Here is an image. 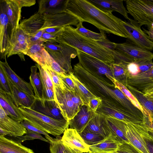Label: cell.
Wrapping results in <instances>:
<instances>
[{
    "label": "cell",
    "instance_id": "6da1fadb",
    "mask_svg": "<svg viewBox=\"0 0 153 153\" xmlns=\"http://www.w3.org/2000/svg\"><path fill=\"white\" fill-rule=\"evenodd\" d=\"M73 73L88 90L102 100L101 105L113 108L129 117L143 121L142 111L134 105L111 81L86 70L79 63L74 65Z\"/></svg>",
    "mask_w": 153,
    "mask_h": 153
},
{
    "label": "cell",
    "instance_id": "7a4b0ae2",
    "mask_svg": "<svg viewBox=\"0 0 153 153\" xmlns=\"http://www.w3.org/2000/svg\"><path fill=\"white\" fill-rule=\"evenodd\" d=\"M79 22L91 23L100 31L127 38L121 24V19L112 12L100 10L88 0H70L66 12Z\"/></svg>",
    "mask_w": 153,
    "mask_h": 153
},
{
    "label": "cell",
    "instance_id": "3957f363",
    "mask_svg": "<svg viewBox=\"0 0 153 153\" xmlns=\"http://www.w3.org/2000/svg\"><path fill=\"white\" fill-rule=\"evenodd\" d=\"M56 41L80 50L106 63H115L114 50H111L97 42L83 36L71 26L63 27L57 37Z\"/></svg>",
    "mask_w": 153,
    "mask_h": 153
},
{
    "label": "cell",
    "instance_id": "277c9868",
    "mask_svg": "<svg viewBox=\"0 0 153 153\" xmlns=\"http://www.w3.org/2000/svg\"><path fill=\"white\" fill-rule=\"evenodd\" d=\"M25 120L35 127L54 136H59L68 128L69 122L65 119H55L27 107H19Z\"/></svg>",
    "mask_w": 153,
    "mask_h": 153
},
{
    "label": "cell",
    "instance_id": "5b68a950",
    "mask_svg": "<svg viewBox=\"0 0 153 153\" xmlns=\"http://www.w3.org/2000/svg\"><path fill=\"white\" fill-rule=\"evenodd\" d=\"M43 45L54 60L68 74L73 72L71 65V59L77 56L76 49L58 42H46Z\"/></svg>",
    "mask_w": 153,
    "mask_h": 153
},
{
    "label": "cell",
    "instance_id": "8992f818",
    "mask_svg": "<svg viewBox=\"0 0 153 153\" xmlns=\"http://www.w3.org/2000/svg\"><path fill=\"white\" fill-rule=\"evenodd\" d=\"M127 10L133 18L142 26L153 27V2L152 0H127L125 1Z\"/></svg>",
    "mask_w": 153,
    "mask_h": 153
},
{
    "label": "cell",
    "instance_id": "52a82bcc",
    "mask_svg": "<svg viewBox=\"0 0 153 153\" xmlns=\"http://www.w3.org/2000/svg\"><path fill=\"white\" fill-rule=\"evenodd\" d=\"M53 86L55 100L64 117L69 122L81 107L74 102L73 95L76 92L68 90L64 85L62 87Z\"/></svg>",
    "mask_w": 153,
    "mask_h": 153
},
{
    "label": "cell",
    "instance_id": "ba28073f",
    "mask_svg": "<svg viewBox=\"0 0 153 153\" xmlns=\"http://www.w3.org/2000/svg\"><path fill=\"white\" fill-rule=\"evenodd\" d=\"M76 49L79 63L86 70L104 78L109 79L112 82L115 80L110 64L106 63L92 56Z\"/></svg>",
    "mask_w": 153,
    "mask_h": 153
},
{
    "label": "cell",
    "instance_id": "9c48e42d",
    "mask_svg": "<svg viewBox=\"0 0 153 153\" xmlns=\"http://www.w3.org/2000/svg\"><path fill=\"white\" fill-rule=\"evenodd\" d=\"M128 22L120 21L121 25L127 39L139 47L150 51H153V41L141 28V26L134 19L129 18Z\"/></svg>",
    "mask_w": 153,
    "mask_h": 153
},
{
    "label": "cell",
    "instance_id": "30bf717a",
    "mask_svg": "<svg viewBox=\"0 0 153 153\" xmlns=\"http://www.w3.org/2000/svg\"><path fill=\"white\" fill-rule=\"evenodd\" d=\"M12 31V27L6 13L4 0H1L0 52L1 58L6 59L10 45Z\"/></svg>",
    "mask_w": 153,
    "mask_h": 153
},
{
    "label": "cell",
    "instance_id": "8fae6325",
    "mask_svg": "<svg viewBox=\"0 0 153 153\" xmlns=\"http://www.w3.org/2000/svg\"><path fill=\"white\" fill-rule=\"evenodd\" d=\"M115 50L138 62L153 59V53L141 48L130 41L117 43Z\"/></svg>",
    "mask_w": 153,
    "mask_h": 153
},
{
    "label": "cell",
    "instance_id": "7c38bea8",
    "mask_svg": "<svg viewBox=\"0 0 153 153\" xmlns=\"http://www.w3.org/2000/svg\"><path fill=\"white\" fill-rule=\"evenodd\" d=\"M27 132L21 122L9 117L0 105V135L16 137L25 135Z\"/></svg>",
    "mask_w": 153,
    "mask_h": 153
},
{
    "label": "cell",
    "instance_id": "4fadbf2b",
    "mask_svg": "<svg viewBox=\"0 0 153 153\" xmlns=\"http://www.w3.org/2000/svg\"><path fill=\"white\" fill-rule=\"evenodd\" d=\"M44 15L45 23L41 29L51 27H63L69 25L76 26L79 22L76 17L67 13Z\"/></svg>",
    "mask_w": 153,
    "mask_h": 153
},
{
    "label": "cell",
    "instance_id": "5bb4252c",
    "mask_svg": "<svg viewBox=\"0 0 153 153\" xmlns=\"http://www.w3.org/2000/svg\"><path fill=\"white\" fill-rule=\"evenodd\" d=\"M61 141L63 144L71 149H76L82 153H91L89 147L77 131L75 129L67 128L64 131Z\"/></svg>",
    "mask_w": 153,
    "mask_h": 153
},
{
    "label": "cell",
    "instance_id": "9a60e30c",
    "mask_svg": "<svg viewBox=\"0 0 153 153\" xmlns=\"http://www.w3.org/2000/svg\"><path fill=\"white\" fill-rule=\"evenodd\" d=\"M30 108L55 119H65L55 100L36 98L35 101Z\"/></svg>",
    "mask_w": 153,
    "mask_h": 153
},
{
    "label": "cell",
    "instance_id": "2e32d148",
    "mask_svg": "<svg viewBox=\"0 0 153 153\" xmlns=\"http://www.w3.org/2000/svg\"><path fill=\"white\" fill-rule=\"evenodd\" d=\"M126 122V135L130 143L141 153H149L138 128V124Z\"/></svg>",
    "mask_w": 153,
    "mask_h": 153
},
{
    "label": "cell",
    "instance_id": "e0dca14e",
    "mask_svg": "<svg viewBox=\"0 0 153 153\" xmlns=\"http://www.w3.org/2000/svg\"><path fill=\"white\" fill-rule=\"evenodd\" d=\"M127 85L143 93L153 86V67L144 72L129 76Z\"/></svg>",
    "mask_w": 153,
    "mask_h": 153
},
{
    "label": "cell",
    "instance_id": "ac0fdd59",
    "mask_svg": "<svg viewBox=\"0 0 153 153\" xmlns=\"http://www.w3.org/2000/svg\"><path fill=\"white\" fill-rule=\"evenodd\" d=\"M28 46L27 35L19 27L14 32L11 39L7 57L13 55L24 54Z\"/></svg>",
    "mask_w": 153,
    "mask_h": 153
},
{
    "label": "cell",
    "instance_id": "d6986e66",
    "mask_svg": "<svg viewBox=\"0 0 153 153\" xmlns=\"http://www.w3.org/2000/svg\"><path fill=\"white\" fill-rule=\"evenodd\" d=\"M0 105L11 118L20 122L25 120L22 113L9 94L0 88Z\"/></svg>",
    "mask_w": 153,
    "mask_h": 153
},
{
    "label": "cell",
    "instance_id": "ffe728a7",
    "mask_svg": "<svg viewBox=\"0 0 153 153\" xmlns=\"http://www.w3.org/2000/svg\"><path fill=\"white\" fill-rule=\"evenodd\" d=\"M69 0H39L38 12L42 14L49 15L66 13Z\"/></svg>",
    "mask_w": 153,
    "mask_h": 153
},
{
    "label": "cell",
    "instance_id": "44dd1931",
    "mask_svg": "<svg viewBox=\"0 0 153 153\" xmlns=\"http://www.w3.org/2000/svg\"><path fill=\"white\" fill-rule=\"evenodd\" d=\"M44 14L37 12L29 18L22 20L19 27L28 36H32L41 30L45 23Z\"/></svg>",
    "mask_w": 153,
    "mask_h": 153
},
{
    "label": "cell",
    "instance_id": "7402d4cb",
    "mask_svg": "<svg viewBox=\"0 0 153 153\" xmlns=\"http://www.w3.org/2000/svg\"><path fill=\"white\" fill-rule=\"evenodd\" d=\"M95 114L96 112L88 110V106L82 105L79 112L70 121V128L75 129L79 133H80L86 127Z\"/></svg>",
    "mask_w": 153,
    "mask_h": 153
},
{
    "label": "cell",
    "instance_id": "603a6c76",
    "mask_svg": "<svg viewBox=\"0 0 153 153\" xmlns=\"http://www.w3.org/2000/svg\"><path fill=\"white\" fill-rule=\"evenodd\" d=\"M101 10L107 12L116 11L123 16L128 20L129 17L128 12L124 7L123 0H88Z\"/></svg>",
    "mask_w": 153,
    "mask_h": 153
},
{
    "label": "cell",
    "instance_id": "cb8c5ba5",
    "mask_svg": "<svg viewBox=\"0 0 153 153\" xmlns=\"http://www.w3.org/2000/svg\"><path fill=\"white\" fill-rule=\"evenodd\" d=\"M105 116V120L111 135L119 143H130L126 135V122L109 116Z\"/></svg>",
    "mask_w": 153,
    "mask_h": 153
},
{
    "label": "cell",
    "instance_id": "d4e9b609",
    "mask_svg": "<svg viewBox=\"0 0 153 153\" xmlns=\"http://www.w3.org/2000/svg\"><path fill=\"white\" fill-rule=\"evenodd\" d=\"M0 66L3 68L11 83L27 94L34 95L33 89L30 83L27 82L18 76L11 68L6 59L4 62H0Z\"/></svg>",
    "mask_w": 153,
    "mask_h": 153
},
{
    "label": "cell",
    "instance_id": "484cf974",
    "mask_svg": "<svg viewBox=\"0 0 153 153\" xmlns=\"http://www.w3.org/2000/svg\"><path fill=\"white\" fill-rule=\"evenodd\" d=\"M4 1L6 13L12 29L11 40L14 32L19 27L22 8L14 0H4Z\"/></svg>",
    "mask_w": 153,
    "mask_h": 153
},
{
    "label": "cell",
    "instance_id": "4316f807",
    "mask_svg": "<svg viewBox=\"0 0 153 153\" xmlns=\"http://www.w3.org/2000/svg\"><path fill=\"white\" fill-rule=\"evenodd\" d=\"M105 115L97 112L91 120L85 129L92 132L100 134L105 138L111 135L106 123Z\"/></svg>",
    "mask_w": 153,
    "mask_h": 153
},
{
    "label": "cell",
    "instance_id": "83f0119b",
    "mask_svg": "<svg viewBox=\"0 0 153 153\" xmlns=\"http://www.w3.org/2000/svg\"><path fill=\"white\" fill-rule=\"evenodd\" d=\"M0 153H35L16 140L0 135Z\"/></svg>",
    "mask_w": 153,
    "mask_h": 153
},
{
    "label": "cell",
    "instance_id": "f1b7e54d",
    "mask_svg": "<svg viewBox=\"0 0 153 153\" xmlns=\"http://www.w3.org/2000/svg\"><path fill=\"white\" fill-rule=\"evenodd\" d=\"M42 41L30 45L24 54L30 57L42 67L46 66L44 57L45 48Z\"/></svg>",
    "mask_w": 153,
    "mask_h": 153
},
{
    "label": "cell",
    "instance_id": "f546056e",
    "mask_svg": "<svg viewBox=\"0 0 153 153\" xmlns=\"http://www.w3.org/2000/svg\"><path fill=\"white\" fill-rule=\"evenodd\" d=\"M120 143L111 135L97 144L90 146L91 153H110L117 151Z\"/></svg>",
    "mask_w": 153,
    "mask_h": 153
},
{
    "label": "cell",
    "instance_id": "4dcf8cb0",
    "mask_svg": "<svg viewBox=\"0 0 153 153\" xmlns=\"http://www.w3.org/2000/svg\"><path fill=\"white\" fill-rule=\"evenodd\" d=\"M11 98L15 104L18 107L31 108L36 100L35 95L29 94L14 86H13Z\"/></svg>",
    "mask_w": 153,
    "mask_h": 153
},
{
    "label": "cell",
    "instance_id": "1f68e13d",
    "mask_svg": "<svg viewBox=\"0 0 153 153\" xmlns=\"http://www.w3.org/2000/svg\"><path fill=\"white\" fill-rule=\"evenodd\" d=\"M76 87V92L80 96L84 105L88 106L90 100L97 97L91 93L74 74L73 72L68 74Z\"/></svg>",
    "mask_w": 153,
    "mask_h": 153
},
{
    "label": "cell",
    "instance_id": "d6a6232c",
    "mask_svg": "<svg viewBox=\"0 0 153 153\" xmlns=\"http://www.w3.org/2000/svg\"><path fill=\"white\" fill-rule=\"evenodd\" d=\"M96 112L102 114L105 116L111 117L126 123L140 124L143 122L127 116L113 108L101 105L98 108Z\"/></svg>",
    "mask_w": 153,
    "mask_h": 153
},
{
    "label": "cell",
    "instance_id": "836d02e7",
    "mask_svg": "<svg viewBox=\"0 0 153 153\" xmlns=\"http://www.w3.org/2000/svg\"><path fill=\"white\" fill-rule=\"evenodd\" d=\"M110 65L114 79L126 87L129 76L127 67V64L120 62Z\"/></svg>",
    "mask_w": 153,
    "mask_h": 153
},
{
    "label": "cell",
    "instance_id": "e575fe53",
    "mask_svg": "<svg viewBox=\"0 0 153 153\" xmlns=\"http://www.w3.org/2000/svg\"><path fill=\"white\" fill-rule=\"evenodd\" d=\"M37 68L36 65L31 67L29 79L36 98L41 99L43 98L42 84L39 73L37 71Z\"/></svg>",
    "mask_w": 153,
    "mask_h": 153
},
{
    "label": "cell",
    "instance_id": "d590c367",
    "mask_svg": "<svg viewBox=\"0 0 153 153\" xmlns=\"http://www.w3.org/2000/svg\"><path fill=\"white\" fill-rule=\"evenodd\" d=\"M126 88L136 98L142 107L153 115V100L146 97L143 93L128 85Z\"/></svg>",
    "mask_w": 153,
    "mask_h": 153
},
{
    "label": "cell",
    "instance_id": "8d00e7d4",
    "mask_svg": "<svg viewBox=\"0 0 153 153\" xmlns=\"http://www.w3.org/2000/svg\"><path fill=\"white\" fill-rule=\"evenodd\" d=\"M82 23L79 22L75 28L76 30L81 35L97 42H102L107 38L104 32L100 31L99 33L91 31L85 27Z\"/></svg>",
    "mask_w": 153,
    "mask_h": 153
},
{
    "label": "cell",
    "instance_id": "74e56055",
    "mask_svg": "<svg viewBox=\"0 0 153 153\" xmlns=\"http://www.w3.org/2000/svg\"><path fill=\"white\" fill-rule=\"evenodd\" d=\"M79 133L85 143L90 146L99 143L106 138L100 134L85 129Z\"/></svg>",
    "mask_w": 153,
    "mask_h": 153
},
{
    "label": "cell",
    "instance_id": "f35d334b",
    "mask_svg": "<svg viewBox=\"0 0 153 153\" xmlns=\"http://www.w3.org/2000/svg\"><path fill=\"white\" fill-rule=\"evenodd\" d=\"M0 88L10 95L11 97L13 86L2 67L0 66Z\"/></svg>",
    "mask_w": 153,
    "mask_h": 153
},
{
    "label": "cell",
    "instance_id": "ab89813d",
    "mask_svg": "<svg viewBox=\"0 0 153 153\" xmlns=\"http://www.w3.org/2000/svg\"><path fill=\"white\" fill-rule=\"evenodd\" d=\"M44 57L46 65L53 71L59 74H68L66 71L54 60L45 49L44 51Z\"/></svg>",
    "mask_w": 153,
    "mask_h": 153
},
{
    "label": "cell",
    "instance_id": "60d3db41",
    "mask_svg": "<svg viewBox=\"0 0 153 153\" xmlns=\"http://www.w3.org/2000/svg\"><path fill=\"white\" fill-rule=\"evenodd\" d=\"M36 65L39 71L42 82L43 88L45 89L50 88L54 91L53 82L48 73L40 65L36 64Z\"/></svg>",
    "mask_w": 153,
    "mask_h": 153
},
{
    "label": "cell",
    "instance_id": "b9f144b4",
    "mask_svg": "<svg viewBox=\"0 0 153 153\" xmlns=\"http://www.w3.org/2000/svg\"><path fill=\"white\" fill-rule=\"evenodd\" d=\"M61 138L60 137L57 136L56 138L52 137L48 140L51 153H64V146Z\"/></svg>",
    "mask_w": 153,
    "mask_h": 153
},
{
    "label": "cell",
    "instance_id": "7bdbcfd3",
    "mask_svg": "<svg viewBox=\"0 0 153 153\" xmlns=\"http://www.w3.org/2000/svg\"><path fill=\"white\" fill-rule=\"evenodd\" d=\"M15 138V140L21 143L26 140H32L36 139L49 143L48 140L43 137L41 134L29 130H27V132L25 135Z\"/></svg>",
    "mask_w": 153,
    "mask_h": 153
},
{
    "label": "cell",
    "instance_id": "ee69618b",
    "mask_svg": "<svg viewBox=\"0 0 153 153\" xmlns=\"http://www.w3.org/2000/svg\"><path fill=\"white\" fill-rule=\"evenodd\" d=\"M116 86L119 88L122 92L128 97L132 103L138 108L143 112V109L142 106L140 105L136 98L133 95L128 88L125 86L117 82L115 80L113 82Z\"/></svg>",
    "mask_w": 153,
    "mask_h": 153
},
{
    "label": "cell",
    "instance_id": "f6af8a7d",
    "mask_svg": "<svg viewBox=\"0 0 153 153\" xmlns=\"http://www.w3.org/2000/svg\"><path fill=\"white\" fill-rule=\"evenodd\" d=\"M48 73L53 82V85L62 87L64 84L58 74L47 66L42 67Z\"/></svg>",
    "mask_w": 153,
    "mask_h": 153
},
{
    "label": "cell",
    "instance_id": "bcb514c9",
    "mask_svg": "<svg viewBox=\"0 0 153 153\" xmlns=\"http://www.w3.org/2000/svg\"><path fill=\"white\" fill-rule=\"evenodd\" d=\"M143 108L144 115L143 123L148 131L153 132V115L145 109Z\"/></svg>",
    "mask_w": 153,
    "mask_h": 153
},
{
    "label": "cell",
    "instance_id": "7dc6e473",
    "mask_svg": "<svg viewBox=\"0 0 153 153\" xmlns=\"http://www.w3.org/2000/svg\"><path fill=\"white\" fill-rule=\"evenodd\" d=\"M119 153H141L130 143H120L116 152Z\"/></svg>",
    "mask_w": 153,
    "mask_h": 153
},
{
    "label": "cell",
    "instance_id": "c3c4849f",
    "mask_svg": "<svg viewBox=\"0 0 153 153\" xmlns=\"http://www.w3.org/2000/svg\"><path fill=\"white\" fill-rule=\"evenodd\" d=\"M57 74L66 87L71 91L76 92V87L74 84L72 79L68 76V74Z\"/></svg>",
    "mask_w": 153,
    "mask_h": 153
},
{
    "label": "cell",
    "instance_id": "681fc988",
    "mask_svg": "<svg viewBox=\"0 0 153 153\" xmlns=\"http://www.w3.org/2000/svg\"><path fill=\"white\" fill-rule=\"evenodd\" d=\"M21 123L27 130H30L44 135L45 138L47 140L49 138L51 137L48 133L33 126L29 123L26 120H24L21 122Z\"/></svg>",
    "mask_w": 153,
    "mask_h": 153
},
{
    "label": "cell",
    "instance_id": "f907efd6",
    "mask_svg": "<svg viewBox=\"0 0 153 153\" xmlns=\"http://www.w3.org/2000/svg\"><path fill=\"white\" fill-rule=\"evenodd\" d=\"M135 63L138 65L140 71L139 74L147 71L153 67L152 59L136 62Z\"/></svg>",
    "mask_w": 153,
    "mask_h": 153
},
{
    "label": "cell",
    "instance_id": "816d5d0a",
    "mask_svg": "<svg viewBox=\"0 0 153 153\" xmlns=\"http://www.w3.org/2000/svg\"><path fill=\"white\" fill-rule=\"evenodd\" d=\"M102 100L99 97H96L91 99L89 103L88 110L89 111L96 112L99 107L102 104Z\"/></svg>",
    "mask_w": 153,
    "mask_h": 153
},
{
    "label": "cell",
    "instance_id": "f5cc1de1",
    "mask_svg": "<svg viewBox=\"0 0 153 153\" xmlns=\"http://www.w3.org/2000/svg\"><path fill=\"white\" fill-rule=\"evenodd\" d=\"M143 137L145 140L147 149L149 153H153V138L148 131L144 132Z\"/></svg>",
    "mask_w": 153,
    "mask_h": 153
},
{
    "label": "cell",
    "instance_id": "db71d44e",
    "mask_svg": "<svg viewBox=\"0 0 153 153\" xmlns=\"http://www.w3.org/2000/svg\"><path fill=\"white\" fill-rule=\"evenodd\" d=\"M44 32V30L41 29L33 35L27 36L28 45L42 41L41 40V38Z\"/></svg>",
    "mask_w": 153,
    "mask_h": 153
},
{
    "label": "cell",
    "instance_id": "11a10c76",
    "mask_svg": "<svg viewBox=\"0 0 153 153\" xmlns=\"http://www.w3.org/2000/svg\"><path fill=\"white\" fill-rule=\"evenodd\" d=\"M58 35L59 34H54L44 32L41 36V40L44 42H57L56 38Z\"/></svg>",
    "mask_w": 153,
    "mask_h": 153
},
{
    "label": "cell",
    "instance_id": "9f6ffc18",
    "mask_svg": "<svg viewBox=\"0 0 153 153\" xmlns=\"http://www.w3.org/2000/svg\"><path fill=\"white\" fill-rule=\"evenodd\" d=\"M127 67L129 76H135L140 74L138 65L135 62H133L128 64Z\"/></svg>",
    "mask_w": 153,
    "mask_h": 153
},
{
    "label": "cell",
    "instance_id": "6f0895ef",
    "mask_svg": "<svg viewBox=\"0 0 153 153\" xmlns=\"http://www.w3.org/2000/svg\"><path fill=\"white\" fill-rule=\"evenodd\" d=\"M19 7L22 8L23 7H30L36 3L35 0H14Z\"/></svg>",
    "mask_w": 153,
    "mask_h": 153
},
{
    "label": "cell",
    "instance_id": "680465c9",
    "mask_svg": "<svg viewBox=\"0 0 153 153\" xmlns=\"http://www.w3.org/2000/svg\"><path fill=\"white\" fill-rule=\"evenodd\" d=\"M63 27H51L43 29L44 32L54 34H59Z\"/></svg>",
    "mask_w": 153,
    "mask_h": 153
},
{
    "label": "cell",
    "instance_id": "91938a15",
    "mask_svg": "<svg viewBox=\"0 0 153 153\" xmlns=\"http://www.w3.org/2000/svg\"><path fill=\"white\" fill-rule=\"evenodd\" d=\"M143 94L146 97L153 100V86L144 91Z\"/></svg>",
    "mask_w": 153,
    "mask_h": 153
},
{
    "label": "cell",
    "instance_id": "94428289",
    "mask_svg": "<svg viewBox=\"0 0 153 153\" xmlns=\"http://www.w3.org/2000/svg\"><path fill=\"white\" fill-rule=\"evenodd\" d=\"M147 29L143 28V30L148 35L149 39L153 41V27L147 26Z\"/></svg>",
    "mask_w": 153,
    "mask_h": 153
},
{
    "label": "cell",
    "instance_id": "6125c7cd",
    "mask_svg": "<svg viewBox=\"0 0 153 153\" xmlns=\"http://www.w3.org/2000/svg\"><path fill=\"white\" fill-rule=\"evenodd\" d=\"M64 153H82L76 149H71L66 146L64 145Z\"/></svg>",
    "mask_w": 153,
    "mask_h": 153
},
{
    "label": "cell",
    "instance_id": "be15d7a7",
    "mask_svg": "<svg viewBox=\"0 0 153 153\" xmlns=\"http://www.w3.org/2000/svg\"><path fill=\"white\" fill-rule=\"evenodd\" d=\"M148 132L150 136L153 138V132H151L148 131Z\"/></svg>",
    "mask_w": 153,
    "mask_h": 153
},
{
    "label": "cell",
    "instance_id": "e7e4bbea",
    "mask_svg": "<svg viewBox=\"0 0 153 153\" xmlns=\"http://www.w3.org/2000/svg\"><path fill=\"white\" fill-rule=\"evenodd\" d=\"M119 153L117 152H112V153Z\"/></svg>",
    "mask_w": 153,
    "mask_h": 153
},
{
    "label": "cell",
    "instance_id": "03108f58",
    "mask_svg": "<svg viewBox=\"0 0 153 153\" xmlns=\"http://www.w3.org/2000/svg\"><path fill=\"white\" fill-rule=\"evenodd\" d=\"M152 1L153 2V0H152Z\"/></svg>",
    "mask_w": 153,
    "mask_h": 153
}]
</instances>
